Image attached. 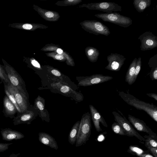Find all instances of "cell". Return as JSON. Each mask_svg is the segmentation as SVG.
<instances>
[{
  "mask_svg": "<svg viewBox=\"0 0 157 157\" xmlns=\"http://www.w3.org/2000/svg\"><path fill=\"white\" fill-rule=\"evenodd\" d=\"M146 95L148 97L154 98L156 101H157V94L155 93H147Z\"/></svg>",
  "mask_w": 157,
  "mask_h": 157,
  "instance_id": "8d00e7d4",
  "label": "cell"
},
{
  "mask_svg": "<svg viewBox=\"0 0 157 157\" xmlns=\"http://www.w3.org/2000/svg\"><path fill=\"white\" fill-rule=\"evenodd\" d=\"M85 28L88 32L97 35H102L108 36L110 33L109 28L98 21L92 20L86 21Z\"/></svg>",
  "mask_w": 157,
  "mask_h": 157,
  "instance_id": "8992f818",
  "label": "cell"
},
{
  "mask_svg": "<svg viewBox=\"0 0 157 157\" xmlns=\"http://www.w3.org/2000/svg\"><path fill=\"white\" fill-rule=\"evenodd\" d=\"M113 78L112 76L104 75L101 74H95L90 76L83 77L78 82L79 86H86L100 84L110 80Z\"/></svg>",
  "mask_w": 157,
  "mask_h": 157,
  "instance_id": "30bf717a",
  "label": "cell"
},
{
  "mask_svg": "<svg viewBox=\"0 0 157 157\" xmlns=\"http://www.w3.org/2000/svg\"><path fill=\"white\" fill-rule=\"evenodd\" d=\"M87 7L89 9L101 11L107 13L122 10L121 6L113 2L91 3L87 5Z\"/></svg>",
  "mask_w": 157,
  "mask_h": 157,
  "instance_id": "52a82bcc",
  "label": "cell"
},
{
  "mask_svg": "<svg viewBox=\"0 0 157 157\" xmlns=\"http://www.w3.org/2000/svg\"><path fill=\"white\" fill-rule=\"evenodd\" d=\"M4 87L5 92L6 95L9 98L10 100L14 104L17 110V114L21 113V110L17 104L13 93L6 84H4Z\"/></svg>",
  "mask_w": 157,
  "mask_h": 157,
  "instance_id": "603a6c76",
  "label": "cell"
},
{
  "mask_svg": "<svg viewBox=\"0 0 157 157\" xmlns=\"http://www.w3.org/2000/svg\"><path fill=\"white\" fill-rule=\"evenodd\" d=\"M35 113L32 110L28 109L25 112L17 114L13 120V123L16 125L21 124H29L34 118Z\"/></svg>",
  "mask_w": 157,
  "mask_h": 157,
  "instance_id": "5bb4252c",
  "label": "cell"
},
{
  "mask_svg": "<svg viewBox=\"0 0 157 157\" xmlns=\"http://www.w3.org/2000/svg\"><path fill=\"white\" fill-rule=\"evenodd\" d=\"M128 118L130 123L138 131L146 132L149 135L157 137L156 134L143 120L130 114L128 115Z\"/></svg>",
  "mask_w": 157,
  "mask_h": 157,
  "instance_id": "7c38bea8",
  "label": "cell"
},
{
  "mask_svg": "<svg viewBox=\"0 0 157 157\" xmlns=\"http://www.w3.org/2000/svg\"><path fill=\"white\" fill-rule=\"evenodd\" d=\"M52 74L57 77H60L61 76V73L58 70L56 69H52L51 71Z\"/></svg>",
  "mask_w": 157,
  "mask_h": 157,
  "instance_id": "e575fe53",
  "label": "cell"
},
{
  "mask_svg": "<svg viewBox=\"0 0 157 157\" xmlns=\"http://www.w3.org/2000/svg\"><path fill=\"white\" fill-rule=\"evenodd\" d=\"M20 154L18 153L17 154H11L9 157H22L20 156Z\"/></svg>",
  "mask_w": 157,
  "mask_h": 157,
  "instance_id": "60d3db41",
  "label": "cell"
},
{
  "mask_svg": "<svg viewBox=\"0 0 157 157\" xmlns=\"http://www.w3.org/2000/svg\"><path fill=\"white\" fill-rule=\"evenodd\" d=\"M31 63L33 67H35L37 68H40V67L39 63L35 59L31 60Z\"/></svg>",
  "mask_w": 157,
  "mask_h": 157,
  "instance_id": "d590c367",
  "label": "cell"
},
{
  "mask_svg": "<svg viewBox=\"0 0 157 157\" xmlns=\"http://www.w3.org/2000/svg\"><path fill=\"white\" fill-rule=\"evenodd\" d=\"M94 16L104 21L113 23L124 28L129 27L132 23V20L130 17L115 12L98 13Z\"/></svg>",
  "mask_w": 157,
  "mask_h": 157,
  "instance_id": "3957f363",
  "label": "cell"
},
{
  "mask_svg": "<svg viewBox=\"0 0 157 157\" xmlns=\"http://www.w3.org/2000/svg\"><path fill=\"white\" fill-rule=\"evenodd\" d=\"M34 105V108L38 110L41 118L44 119L47 116V114L44 98L38 96L35 100Z\"/></svg>",
  "mask_w": 157,
  "mask_h": 157,
  "instance_id": "d6986e66",
  "label": "cell"
},
{
  "mask_svg": "<svg viewBox=\"0 0 157 157\" xmlns=\"http://www.w3.org/2000/svg\"><path fill=\"white\" fill-rule=\"evenodd\" d=\"M136 109L145 112L154 121L157 122V106L136 98L131 100L129 104Z\"/></svg>",
  "mask_w": 157,
  "mask_h": 157,
  "instance_id": "5b68a950",
  "label": "cell"
},
{
  "mask_svg": "<svg viewBox=\"0 0 157 157\" xmlns=\"http://www.w3.org/2000/svg\"><path fill=\"white\" fill-rule=\"evenodd\" d=\"M51 157V156H47V157Z\"/></svg>",
  "mask_w": 157,
  "mask_h": 157,
  "instance_id": "7bdbcfd3",
  "label": "cell"
},
{
  "mask_svg": "<svg viewBox=\"0 0 157 157\" xmlns=\"http://www.w3.org/2000/svg\"><path fill=\"white\" fill-rule=\"evenodd\" d=\"M0 80L3 83H9L7 75L2 65L0 64Z\"/></svg>",
  "mask_w": 157,
  "mask_h": 157,
  "instance_id": "f1b7e54d",
  "label": "cell"
},
{
  "mask_svg": "<svg viewBox=\"0 0 157 157\" xmlns=\"http://www.w3.org/2000/svg\"><path fill=\"white\" fill-rule=\"evenodd\" d=\"M80 124V121H78L76 122L69 132L68 140L69 143L71 145H74L76 142Z\"/></svg>",
  "mask_w": 157,
  "mask_h": 157,
  "instance_id": "44dd1931",
  "label": "cell"
},
{
  "mask_svg": "<svg viewBox=\"0 0 157 157\" xmlns=\"http://www.w3.org/2000/svg\"><path fill=\"white\" fill-rule=\"evenodd\" d=\"M86 52L88 59L90 62H95L97 61L100 54L99 51L97 49L89 47L86 48Z\"/></svg>",
  "mask_w": 157,
  "mask_h": 157,
  "instance_id": "7402d4cb",
  "label": "cell"
},
{
  "mask_svg": "<svg viewBox=\"0 0 157 157\" xmlns=\"http://www.w3.org/2000/svg\"><path fill=\"white\" fill-rule=\"evenodd\" d=\"M55 58L57 60H61L63 58V56L61 54H57L55 56Z\"/></svg>",
  "mask_w": 157,
  "mask_h": 157,
  "instance_id": "ab89813d",
  "label": "cell"
},
{
  "mask_svg": "<svg viewBox=\"0 0 157 157\" xmlns=\"http://www.w3.org/2000/svg\"><path fill=\"white\" fill-rule=\"evenodd\" d=\"M137 58H135L130 65L125 76V81L131 85L135 82L134 80L135 68Z\"/></svg>",
  "mask_w": 157,
  "mask_h": 157,
  "instance_id": "ac0fdd59",
  "label": "cell"
},
{
  "mask_svg": "<svg viewBox=\"0 0 157 157\" xmlns=\"http://www.w3.org/2000/svg\"><path fill=\"white\" fill-rule=\"evenodd\" d=\"M141 63V58L140 57H139L137 59L135 68L134 77V80L135 82L136 81L138 75L140 71Z\"/></svg>",
  "mask_w": 157,
  "mask_h": 157,
  "instance_id": "f546056e",
  "label": "cell"
},
{
  "mask_svg": "<svg viewBox=\"0 0 157 157\" xmlns=\"http://www.w3.org/2000/svg\"><path fill=\"white\" fill-rule=\"evenodd\" d=\"M111 128L113 131L116 134L122 136H127V134L122 127L116 122L112 124Z\"/></svg>",
  "mask_w": 157,
  "mask_h": 157,
  "instance_id": "484cf974",
  "label": "cell"
},
{
  "mask_svg": "<svg viewBox=\"0 0 157 157\" xmlns=\"http://www.w3.org/2000/svg\"><path fill=\"white\" fill-rule=\"evenodd\" d=\"M3 84H6L13 93L21 113L26 111L29 108L28 98L21 93L16 87L13 86L10 83Z\"/></svg>",
  "mask_w": 157,
  "mask_h": 157,
  "instance_id": "8fae6325",
  "label": "cell"
},
{
  "mask_svg": "<svg viewBox=\"0 0 157 157\" xmlns=\"http://www.w3.org/2000/svg\"><path fill=\"white\" fill-rule=\"evenodd\" d=\"M138 157H154L150 155L149 153L142 154L139 155Z\"/></svg>",
  "mask_w": 157,
  "mask_h": 157,
  "instance_id": "74e56055",
  "label": "cell"
},
{
  "mask_svg": "<svg viewBox=\"0 0 157 157\" xmlns=\"http://www.w3.org/2000/svg\"><path fill=\"white\" fill-rule=\"evenodd\" d=\"M143 137L145 139L144 145L146 147L157 148V137L150 135H145Z\"/></svg>",
  "mask_w": 157,
  "mask_h": 157,
  "instance_id": "cb8c5ba5",
  "label": "cell"
},
{
  "mask_svg": "<svg viewBox=\"0 0 157 157\" xmlns=\"http://www.w3.org/2000/svg\"><path fill=\"white\" fill-rule=\"evenodd\" d=\"M107 59L108 64L105 67V69L117 71L120 70L126 58L120 54L111 53L107 56Z\"/></svg>",
  "mask_w": 157,
  "mask_h": 157,
  "instance_id": "9c48e42d",
  "label": "cell"
},
{
  "mask_svg": "<svg viewBox=\"0 0 157 157\" xmlns=\"http://www.w3.org/2000/svg\"><path fill=\"white\" fill-rule=\"evenodd\" d=\"M38 139L40 142L44 145L56 150L58 148L55 139L48 134L44 132H39L38 134Z\"/></svg>",
  "mask_w": 157,
  "mask_h": 157,
  "instance_id": "e0dca14e",
  "label": "cell"
},
{
  "mask_svg": "<svg viewBox=\"0 0 157 157\" xmlns=\"http://www.w3.org/2000/svg\"><path fill=\"white\" fill-rule=\"evenodd\" d=\"M90 114L88 112L82 116L79 126L75 146L78 147L86 143L89 140L91 129Z\"/></svg>",
  "mask_w": 157,
  "mask_h": 157,
  "instance_id": "6da1fadb",
  "label": "cell"
},
{
  "mask_svg": "<svg viewBox=\"0 0 157 157\" xmlns=\"http://www.w3.org/2000/svg\"><path fill=\"white\" fill-rule=\"evenodd\" d=\"M150 76L152 80H157V67L151 68Z\"/></svg>",
  "mask_w": 157,
  "mask_h": 157,
  "instance_id": "1f68e13d",
  "label": "cell"
},
{
  "mask_svg": "<svg viewBox=\"0 0 157 157\" xmlns=\"http://www.w3.org/2000/svg\"><path fill=\"white\" fill-rule=\"evenodd\" d=\"M60 91L63 94H67L75 95L76 97H79L80 93L73 90L71 88L66 85H61L60 87Z\"/></svg>",
  "mask_w": 157,
  "mask_h": 157,
  "instance_id": "4316f807",
  "label": "cell"
},
{
  "mask_svg": "<svg viewBox=\"0 0 157 157\" xmlns=\"http://www.w3.org/2000/svg\"><path fill=\"white\" fill-rule=\"evenodd\" d=\"M138 39L141 42L140 50H150L157 47V36L150 31L145 32L140 35Z\"/></svg>",
  "mask_w": 157,
  "mask_h": 157,
  "instance_id": "ba28073f",
  "label": "cell"
},
{
  "mask_svg": "<svg viewBox=\"0 0 157 157\" xmlns=\"http://www.w3.org/2000/svg\"><path fill=\"white\" fill-rule=\"evenodd\" d=\"M3 113L4 116L10 118H14L15 115L17 113V110L15 105L6 95L3 98Z\"/></svg>",
  "mask_w": 157,
  "mask_h": 157,
  "instance_id": "2e32d148",
  "label": "cell"
},
{
  "mask_svg": "<svg viewBox=\"0 0 157 157\" xmlns=\"http://www.w3.org/2000/svg\"><path fill=\"white\" fill-rule=\"evenodd\" d=\"M12 144V143H0V152H3L8 150L9 148V146Z\"/></svg>",
  "mask_w": 157,
  "mask_h": 157,
  "instance_id": "d6a6232c",
  "label": "cell"
},
{
  "mask_svg": "<svg viewBox=\"0 0 157 157\" xmlns=\"http://www.w3.org/2000/svg\"><path fill=\"white\" fill-rule=\"evenodd\" d=\"M57 52L58 54H61L63 53V51L61 49L59 48L57 50Z\"/></svg>",
  "mask_w": 157,
  "mask_h": 157,
  "instance_id": "b9f144b4",
  "label": "cell"
},
{
  "mask_svg": "<svg viewBox=\"0 0 157 157\" xmlns=\"http://www.w3.org/2000/svg\"><path fill=\"white\" fill-rule=\"evenodd\" d=\"M112 113L114 116L115 121L121 125L127 134V136H135L140 141H144L145 138L138 132L125 117H122L115 111H113Z\"/></svg>",
  "mask_w": 157,
  "mask_h": 157,
  "instance_id": "277c9868",
  "label": "cell"
},
{
  "mask_svg": "<svg viewBox=\"0 0 157 157\" xmlns=\"http://www.w3.org/2000/svg\"><path fill=\"white\" fill-rule=\"evenodd\" d=\"M148 64L151 68L157 67V54H156L150 59Z\"/></svg>",
  "mask_w": 157,
  "mask_h": 157,
  "instance_id": "4dcf8cb0",
  "label": "cell"
},
{
  "mask_svg": "<svg viewBox=\"0 0 157 157\" xmlns=\"http://www.w3.org/2000/svg\"><path fill=\"white\" fill-rule=\"evenodd\" d=\"M147 148L149 151L152 154L154 157H157V148L150 147Z\"/></svg>",
  "mask_w": 157,
  "mask_h": 157,
  "instance_id": "836d02e7",
  "label": "cell"
},
{
  "mask_svg": "<svg viewBox=\"0 0 157 157\" xmlns=\"http://www.w3.org/2000/svg\"><path fill=\"white\" fill-rule=\"evenodd\" d=\"M54 13L52 12L49 11L46 12L45 13V15L48 18L52 17L54 16Z\"/></svg>",
  "mask_w": 157,
  "mask_h": 157,
  "instance_id": "f35d334b",
  "label": "cell"
},
{
  "mask_svg": "<svg viewBox=\"0 0 157 157\" xmlns=\"http://www.w3.org/2000/svg\"><path fill=\"white\" fill-rule=\"evenodd\" d=\"M118 95L128 105L131 100L136 98L133 95L129 94H126L123 91L119 92Z\"/></svg>",
  "mask_w": 157,
  "mask_h": 157,
  "instance_id": "83f0119b",
  "label": "cell"
},
{
  "mask_svg": "<svg viewBox=\"0 0 157 157\" xmlns=\"http://www.w3.org/2000/svg\"><path fill=\"white\" fill-rule=\"evenodd\" d=\"M1 133L2 139L7 141L19 140L25 137L24 134L21 132L10 128L2 129Z\"/></svg>",
  "mask_w": 157,
  "mask_h": 157,
  "instance_id": "9a60e30c",
  "label": "cell"
},
{
  "mask_svg": "<svg viewBox=\"0 0 157 157\" xmlns=\"http://www.w3.org/2000/svg\"><path fill=\"white\" fill-rule=\"evenodd\" d=\"M151 4V0H133V2L135 8L139 13L144 12Z\"/></svg>",
  "mask_w": 157,
  "mask_h": 157,
  "instance_id": "ffe728a7",
  "label": "cell"
},
{
  "mask_svg": "<svg viewBox=\"0 0 157 157\" xmlns=\"http://www.w3.org/2000/svg\"><path fill=\"white\" fill-rule=\"evenodd\" d=\"M89 108L91 119L97 131L99 132L102 131L100 125V123L104 127H108V125L104 118L99 111L92 105H89Z\"/></svg>",
  "mask_w": 157,
  "mask_h": 157,
  "instance_id": "4fadbf2b",
  "label": "cell"
},
{
  "mask_svg": "<svg viewBox=\"0 0 157 157\" xmlns=\"http://www.w3.org/2000/svg\"><path fill=\"white\" fill-rule=\"evenodd\" d=\"M128 152L137 156L144 153H148V150L144 151L140 147L136 145H131L127 150Z\"/></svg>",
  "mask_w": 157,
  "mask_h": 157,
  "instance_id": "d4e9b609",
  "label": "cell"
},
{
  "mask_svg": "<svg viewBox=\"0 0 157 157\" xmlns=\"http://www.w3.org/2000/svg\"><path fill=\"white\" fill-rule=\"evenodd\" d=\"M4 65L2 66L7 75L10 84L16 87L22 94L28 97L25 84L22 77L13 67L9 64L3 59Z\"/></svg>",
  "mask_w": 157,
  "mask_h": 157,
  "instance_id": "7a4b0ae2",
  "label": "cell"
}]
</instances>
